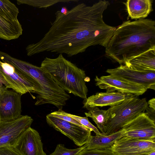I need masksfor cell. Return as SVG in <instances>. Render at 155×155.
<instances>
[{
    "label": "cell",
    "mask_w": 155,
    "mask_h": 155,
    "mask_svg": "<svg viewBox=\"0 0 155 155\" xmlns=\"http://www.w3.org/2000/svg\"><path fill=\"white\" fill-rule=\"evenodd\" d=\"M67 113L62 110H58L52 112L50 114L64 121L84 127L74 119L68 116Z\"/></svg>",
    "instance_id": "obj_26"
},
{
    "label": "cell",
    "mask_w": 155,
    "mask_h": 155,
    "mask_svg": "<svg viewBox=\"0 0 155 155\" xmlns=\"http://www.w3.org/2000/svg\"><path fill=\"white\" fill-rule=\"evenodd\" d=\"M13 146L21 155H47L39 133L31 127L22 134Z\"/></svg>",
    "instance_id": "obj_13"
},
{
    "label": "cell",
    "mask_w": 155,
    "mask_h": 155,
    "mask_svg": "<svg viewBox=\"0 0 155 155\" xmlns=\"http://www.w3.org/2000/svg\"><path fill=\"white\" fill-rule=\"evenodd\" d=\"M134 96L132 94L118 91L98 92L93 95L83 102L84 108L93 107H112L119 104Z\"/></svg>",
    "instance_id": "obj_15"
},
{
    "label": "cell",
    "mask_w": 155,
    "mask_h": 155,
    "mask_svg": "<svg viewBox=\"0 0 155 155\" xmlns=\"http://www.w3.org/2000/svg\"><path fill=\"white\" fill-rule=\"evenodd\" d=\"M60 11L62 13L64 14H66L68 12L67 8L65 7H62Z\"/></svg>",
    "instance_id": "obj_30"
},
{
    "label": "cell",
    "mask_w": 155,
    "mask_h": 155,
    "mask_svg": "<svg viewBox=\"0 0 155 155\" xmlns=\"http://www.w3.org/2000/svg\"><path fill=\"white\" fill-rule=\"evenodd\" d=\"M123 65L136 70L155 71V48L150 49L130 59Z\"/></svg>",
    "instance_id": "obj_16"
},
{
    "label": "cell",
    "mask_w": 155,
    "mask_h": 155,
    "mask_svg": "<svg viewBox=\"0 0 155 155\" xmlns=\"http://www.w3.org/2000/svg\"><path fill=\"white\" fill-rule=\"evenodd\" d=\"M40 67L65 91L84 99L87 98L88 90L85 71L62 54L54 58L46 57Z\"/></svg>",
    "instance_id": "obj_3"
},
{
    "label": "cell",
    "mask_w": 155,
    "mask_h": 155,
    "mask_svg": "<svg viewBox=\"0 0 155 155\" xmlns=\"http://www.w3.org/2000/svg\"><path fill=\"white\" fill-rule=\"evenodd\" d=\"M148 107L154 110H155V99L153 98L149 101L147 102Z\"/></svg>",
    "instance_id": "obj_29"
},
{
    "label": "cell",
    "mask_w": 155,
    "mask_h": 155,
    "mask_svg": "<svg viewBox=\"0 0 155 155\" xmlns=\"http://www.w3.org/2000/svg\"><path fill=\"white\" fill-rule=\"evenodd\" d=\"M78 155H116L109 148L87 150L83 149Z\"/></svg>",
    "instance_id": "obj_25"
},
{
    "label": "cell",
    "mask_w": 155,
    "mask_h": 155,
    "mask_svg": "<svg viewBox=\"0 0 155 155\" xmlns=\"http://www.w3.org/2000/svg\"><path fill=\"white\" fill-rule=\"evenodd\" d=\"M18 5L26 4L38 8H47L57 3L78 1L74 0H17Z\"/></svg>",
    "instance_id": "obj_22"
},
{
    "label": "cell",
    "mask_w": 155,
    "mask_h": 155,
    "mask_svg": "<svg viewBox=\"0 0 155 155\" xmlns=\"http://www.w3.org/2000/svg\"><path fill=\"white\" fill-rule=\"evenodd\" d=\"M147 155H155V151H153Z\"/></svg>",
    "instance_id": "obj_31"
},
{
    "label": "cell",
    "mask_w": 155,
    "mask_h": 155,
    "mask_svg": "<svg viewBox=\"0 0 155 155\" xmlns=\"http://www.w3.org/2000/svg\"><path fill=\"white\" fill-rule=\"evenodd\" d=\"M0 73L8 84L9 88L21 95L28 92L36 93L37 95L35 105H39L41 97V90L35 80L11 64L0 60Z\"/></svg>",
    "instance_id": "obj_6"
},
{
    "label": "cell",
    "mask_w": 155,
    "mask_h": 155,
    "mask_svg": "<svg viewBox=\"0 0 155 155\" xmlns=\"http://www.w3.org/2000/svg\"><path fill=\"white\" fill-rule=\"evenodd\" d=\"M94 81L96 86L107 92L118 91L138 96L147 90L142 85L120 80L110 74L100 78L96 76Z\"/></svg>",
    "instance_id": "obj_12"
},
{
    "label": "cell",
    "mask_w": 155,
    "mask_h": 155,
    "mask_svg": "<svg viewBox=\"0 0 155 155\" xmlns=\"http://www.w3.org/2000/svg\"><path fill=\"white\" fill-rule=\"evenodd\" d=\"M121 129L124 130L126 137L155 142V121L146 113L140 114Z\"/></svg>",
    "instance_id": "obj_7"
},
{
    "label": "cell",
    "mask_w": 155,
    "mask_h": 155,
    "mask_svg": "<svg viewBox=\"0 0 155 155\" xmlns=\"http://www.w3.org/2000/svg\"><path fill=\"white\" fill-rule=\"evenodd\" d=\"M22 31L18 20L11 21L0 15V38L6 40L17 39L22 35Z\"/></svg>",
    "instance_id": "obj_19"
},
{
    "label": "cell",
    "mask_w": 155,
    "mask_h": 155,
    "mask_svg": "<svg viewBox=\"0 0 155 155\" xmlns=\"http://www.w3.org/2000/svg\"><path fill=\"white\" fill-rule=\"evenodd\" d=\"M88 110L84 114L87 117L91 118L99 129L101 132L104 135L106 132V125L108 118V111L100 109L97 107H88Z\"/></svg>",
    "instance_id": "obj_20"
},
{
    "label": "cell",
    "mask_w": 155,
    "mask_h": 155,
    "mask_svg": "<svg viewBox=\"0 0 155 155\" xmlns=\"http://www.w3.org/2000/svg\"><path fill=\"white\" fill-rule=\"evenodd\" d=\"M21 96L8 89L0 93V121L13 119L21 115Z\"/></svg>",
    "instance_id": "obj_14"
},
{
    "label": "cell",
    "mask_w": 155,
    "mask_h": 155,
    "mask_svg": "<svg viewBox=\"0 0 155 155\" xmlns=\"http://www.w3.org/2000/svg\"><path fill=\"white\" fill-rule=\"evenodd\" d=\"M0 155H21L13 146L0 147Z\"/></svg>",
    "instance_id": "obj_27"
},
{
    "label": "cell",
    "mask_w": 155,
    "mask_h": 155,
    "mask_svg": "<svg viewBox=\"0 0 155 155\" xmlns=\"http://www.w3.org/2000/svg\"><path fill=\"white\" fill-rule=\"evenodd\" d=\"M155 48V21L140 19L123 22L105 47L107 56L123 65L130 59Z\"/></svg>",
    "instance_id": "obj_2"
},
{
    "label": "cell",
    "mask_w": 155,
    "mask_h": 155,
    "mask_svg": "<svg viewBox=\"0 0 155 155\" xmlns=\"http://www.w3.org/2000/svg\"><path fill=\"white\" fill-rule=\"evenodd\" d=\"M0 59L2 62L11 64L38 83L41 92L40 105L50 104L55 106L58 110H62L70 98V95L40 67L13 58L4 52L0 53Z\"/></svg>",
    "instance_id": "obj_4"
},
{
    "label": "cell",
    "mask_w": 155,
    "mask_h": 155,
    "mask_svg": "<svg viewBox=\"0 0 155 155\" xmlns=\"http://www.w3.org/2000/svg\"><path fill=\"white\" fill-rule=\"evenodd\" d=\"M33 121L31 117L27 115L0 121V147L13 146L22 134L31 127Z\"/></svg>",
    "instance_id": "obj_8"
},
{
    "label": "cell",
    "mask_w": 155,
    "mask_h": 155,
    "mask_svg": "<svg viewBox=\"0 0 155 155\" xmlns=\"http://www.w3.org/2000/svg\"><path fill=\"white\" fill-rule=\"evenodd\" d=\"M151 0H128L124 3L128 17L131 19H144L153 11Z\"/></svg>",
    "instance_id": "obj_18"
},
{
    "label": "cell",
    "mask_w": 155,
    "mask_h": 155,
    "mask_svg": "<svg viewBox=\"0 0 155 155\" xmlns=\"http://www.w3.org/2000/svg\"><path fill=\"white\" fill-rule=\"evenodd\" d=\"M124 136V132L122 129L108 135H91L83 146L84 149L87 150L109 148L116 140Z\"/></svg>",
    "instance_id": "obj_17"
},
{
    "label": "cell",
    "mask_w": 155,
    "mask_h": 155,
    "mask_svg": "<svg viewBox=\"0 0 155 155\" xmlns=\"http://www.w3.org/2000/svg\"><path fill=\"white\" fill-rule=\"evenodd\" d=\"M67 114L68 116L74 119L83 126L89 129L91 131H94L96 135H103L98 129L89 121L87 117H80L68 113Z\"/></svg>",
    "instance_id": "obj_24"
},
{
    "label": "cell",
    "mask_w": 155,
    "mask_h": 155,
    "mask_svg": "<svg viewBox=\"0 0 155 155\" xmlns=\"http://www.w3.org/2000/svg\"><path fill=\"white\" fill-rule=\"evenodd\" d=\"M84 148L83 146L77 148L69 149L65 147L63 144H59L54 151L49 155H78Z\"/></svg>",
    "instance_id": "obj_23"
},
{
    "label": "cell",
    "mask_w": 155,
    "mask_h": 155,
    "mask_svg": "<svg viewBox=\"0 0 155 155\" xmlns=\"http://www.w3.org/2000/svg\"><path fill=\"white\" fill-rule=\"evenodd\" d=\"M106 72L120 80L142 85L147 89H155V71H138L121 64Z\"/></svg>",
    "instance_id": "obj_10"
},
{
    "label": "cell",
    "mask_w": 155,
    "mask_h": 155,
    "mask_svg": "<svg viewBox=\"0 0 155 155\" xmlns=\"http://www.w3.org/2000/svg\"><path fill=\"white\" fill-rule=\"evenodd\" d=\"M109 148L116 155H147L155 151V142L124 136Z\"/></svg>",
    "instance_id": "obj_11"
},
{
    "label": "cell",
    "mask_w": 155,
    "mask_h": 155,
    "mask_svg": "<svg viewBox=\"0 0 155 155\" xmlns=\"http://www.w3.org/2000/svg\"><path fill=\"white\" fill-rule=\"evenodd\" d=\"M19 10L8 0H0V15L11 21H17Z\"/></svg>",
    "instance_id": "obj_21"
},
{
    "label": "cell",
    "mask_w": 155,
    "mask_h": 155,
    "mask_svg": "<svg viewBox=\"0 0 155 155\" xmlns=\"http://www.w3.org/2000/svg\"><path fill=\"white\" fill-rule=\"evenodd\" d=\"M110 5L108 1L100 0L91 6L79 4L65 14L57 11L55 20L43 37L26 47L27 55L50 52L71 57L92 46L105 47L116 28L103 19Z\"/></svg>",
    "instance_id": "obj_1"
},
{
    "label": "cell",
    "mask_w": 155,
    "mask_h": 155,
    "mask_svg": "<svg viewBox=\"0 0 155 155\" xmlns=\"http://www.w3.org/2000/svg\"><path fill=\"white\" fill-rule=\"evenodd\" d=\"M148 106L145 98L134 96L108 110V118L104 135L117 132L125 124L145 112Z\"/></svg>",
    "instance_id": "obj_5"
},
{
    "label": "cell",
    "mask_w": 155,
    "mask_h": 155,
    "mask_svg": "<svg viewBox=\"0 0 155 155\" xmlns=\"http://www.w3.org/2000/svg\"><path fill=\"white\" fill-rule=\"evenodd\" d=\"M8 88H9L8 84L0 73V93L3 92L6 89Z\"/></svg>",
    "instance_id": "obj_28"
},
{
    "label": "cell",
    "mask_w": 155,
    "mask_h": 155,
    "mask_svg": "<svg viewBox=\"0 0 155 155\" xmlns=\"http://www.w3.org/2000/svg\"><path fill=\"white\" fill-rule=\"evenodd\" d=\"M48 124L67 137L76 145L83 146L91 135V131L88 128L67 122L51 115L46 116Z\"/></svg>",
    "instance_id": "obj_9"
}]
</instances>
